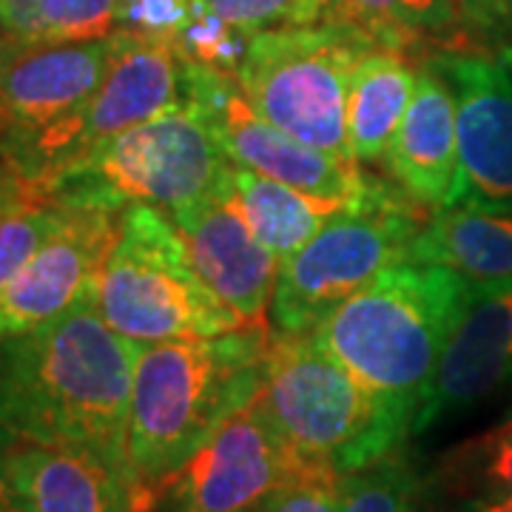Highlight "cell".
I'll use <instances>...</instances> for the list:
<instances>
[{
    "label": "cell",
    "instance_id": "6da1fadb",
    "mask_svg": "<svg viewBox=\"0 0 512 512\" xmlns=\"http://www.w3.org/2000/svg\"><path fill=\"white\" fill-rule=\"evenodd\" d=\"M137 350V342L103 319L94 296L40 328L3 339L0 433L92 453L134 481L128 404Z\"/></svg>",
    "mask_w": 512,
    "mask_h": 512
},
{
    "label": "cell",
    "instance_id": "7a4b0ae2",
    "mask_svg": "<svg viewBox=\"0 0 512 512\" xmlns=\"http://www.w3.org/2000/svg\"><path fill=\"white\" fill-rule=\"evenodd\" d=\"M271 330L140 345L128 404V464L146 510L157 490L265 382Z\"/></svg>",
    "mask_w": 512,
    "mask_h": 512
},
{
    "label": "cell",
    "instance_id": "3957f363",
    "mask_svg": "<svg viewBox=\"0 0 512 512\" xmlns=\"http://www.w3.org/2000/svg\"><path fill=\"white\" fill-rule=\"evenodd\" d=\"M470 285L444 265L402 262L353 293L311 336L370 393L416 424Z\"/></svg>",
    "mask_w": 512,
    "mask_h": 512
},
{
    "label": "cell",
    "instance_id": "277c9868",
    "mask_svg": "<svg viewBox=\"0 0 512 512\" xmlns=\"http://www.w3.org/2000/svg\"><path fill=\"white\" fill-rule=\"evenodd\" d=\"M256 399L299 458L336 476L362 470L413 436V419L370 393L311 333H276Z\"/></svg>",
    "mask_w": 512,
    "mask_h": 512
},
{
    "label": "cell",
    "instance_id": "5b68a950",
    "mask_svg": "<svg viewBox=\"0 0 512 512\" xmlns=\"http://www.w3.org/2000/svg\"><path fill=\"white\" fill-rule=\"evenodd\" d=\"M231 171L234 163L205 111L183 106L111 137L40 191L72 208L123 211L140 202L177 214L225 191Z\"/></svg>",
    "mask_w": 512,
    "mask_h": 512
},
{
    "label": "cell",
    "instance_id": "8992f818",
    "mask_svg": "<svg viewBox=\"0 0 512 512\" xmlns=\"http://www.w3.org/2000/svg\"><path fill=\"white\" fill-rule=\"evenodd\" d=\"M94 305L137 345L205 339L242 328L200 282L171 220L154 205L123 208L120 239L97 279Z\"/></svg>",
    "mask_w": 512,
    "mask_h": 512
},
{
    "label": "cell",
    "instance_id": "52a82bcc",
    "mask_svg": "<svg viewBox=\"0 0 512 512\" xmlns=\"http://www.w3.org/2000/svg\"><path fill=\"white\" fill-rule=\"evenodd\" d=\"M367 46L345 26L256 32L239 60L237 89L271 126L313 148L350 157V77ZM359 163V160H356Z\"/></svg>",
    "mask_w": 512,
    "mask_h": 512
},
{
    "label": "cell",
    "instance_id": "ba28073f",
    "mask_svg": "<svg viewBox=\"0 0 512 512\" xmlns=\"http://www.w3.org/2000/svg\"><path fill=\"white\" fill-rule=\"evenodd\" d=\"M421 225L379 185L353 202L282 262L271 302L276 333H311L387 268L410 262Z\"/></svg>",
    "mask_w": 512,
    "mask_h": 512
},
{
    "label": "cell",
    "instance_id": "9c48e42d",
    "mask_svg": "<svg viewBox=\"0 0 512 512\" xmlns=\"http://www.w3.org/2000/svg\"><path fill=\"white\" fill-rule=\"evenodd\" d=\"M183 106H191L188 66L174 40L120 32V46L92 100L0 160L40 188L111 137Z\"/></svg>",
    "mask_w": 512,
    "mask_h": 512
},
{
    "label": "cell",
    "instance_id": "30bf717a",
    "mask_svg": "<svg viewBox=\"0 0 512 512\" xmlns=\"http://www.w3.org/2000/svg\"><path fill=\"white\" fill-rule=\"evenodd\" d=\"M311 467L254 399L165 478L154 507L160 512H254Z\"/></svg>",
    "mask_w": 512,
    "mask_h": 512
},
{
    "label": "cell",
    "instance_id": "8fae6325",
    "mask_svg": "<svg viewBox=\"0 0 512 512\" xmlns=\"http://www.w3.org/2000/svg\"><path fill=\"white\" fill-rule=\"evenodd\" d=\"M185 66L191 106L205 111L211 126L217 128L231 163L316 197L345 202L370 197L376 185L362 174L356 160L313 148L271 126L251 109L231 74H222L188 57Z\"/></svg>",
    "mask_w": 512,
    "mask_h": 512
},
{
    "label": "cell",
    "instance_id": "7c38bea8",
    "mask_svg": "<svg viewBox=\"0 0 512 512\" xmlns=\"http://www.w3.org/2000/svg\"><path fill=\"white\" fill-rule=\"evenodd\" d=\"M120 32L74 43L0 37V157L83 109L109 72Z\"/></svg>",
    "mask_w": 512,
    "mask_h": 512
},
{
    "label": "cell",
    "instance_id": "4fadbf2b",
    "mask_svg": "<svg viewBox=\"0 0 512 512\" xmlns=\"http://www.w3.org/2000/svg\"><path fill=\"white\" fill-rule=\"evenodd\" d=\"M427 63L456 100L458 171L450 205H512V72L476 52H439Z\"/></svg>",
    "mask_w": 512,
    "mask_h": 512
},
{
    "label": "cell",
    "instance_id": "5bb4252c",
    "mask_svg": "<svg viewBox=\"0 0 512 512\" xmlns=\"http://www.w3.org/2000/svg\"><path fill=\"white\" fill-rule=\"evenodd\" d=\"M123 211L72 208L57 234L0 291V342L40 328L77 302L92 299L120 239Z\"/></svg>",
    "mask_w": 512,
    "mask_h": 512
},
{
    "label": "cell",
    "instance_id": "9a60e30c",
    "mask_svg": "<svg viewBox=\"0 0 512 512\" xmlns=\"http://www.w3.org/2000/svg\"><path fill=\"white\" fill-rule=\"evenodd\" d=\"M165 217L183 239L191 268L214 299L237 316L242 328H268L282 262L254 237L242 217L234 200V180L217 197Z\"/></svg>",
    "mask_w": 512,
    "mask_h": 512
},
{
    "label": "cell",
    "instance_id": "2e32d148",
    "mask_svg": "<svg viewBox=\"0 0 512 512\" xmlns=\"http://www.w3.org/2000/svg\"><path fill=\"white\" fill-rule=\"evenodd\" d=\"M512 382V279L473 282L456 330L441 353L413 436L467 413Z\"/></svg>",
    "mask_w": 512,
    "mask_h": 512
},
{
    "label": "cell",
    "instance_id": "e0dca14e",
    "mask_svg": "<svg viewBox=\"0 0 512 512\" xmlns=\"http://www.w3.org/2000/svg\"><path fill=\"white\" fill-rule=\"evenodd\" d=\"M20 512H148L137 484L109 461L0 433Z\"/></svg>",
    "mask_w": 512,
    "mask_h": 512
},
{
    "label": "cell",
    "instance_id": "ac0fdd59",
    "mask_svg": "<svg viewBox=\"0 0 512 512\" xmlns=\"http://www.w3.org/2000/svg\"><path fill=\"white\" fill-rule=\"evenodd\" d=\"M387 163L404 191L421 205H450L458 171L456 100L427 60L402 126L387 148Z\"/></svg>",
    "mask_w": 512,
    "mask_h": 512
},
{
    "label": "cell",
    "instance_id": "d6986e66",
    "mask_svg": "<svg viewBox=\"0 0 512 512\" xmlns=\"http://www.w3.org/2000/svg\"><path fill=\"white\" fill-rule=\"evenodd\" d=\"M416 265H444L470 282L512 279V211L487 202L441 205L410 248Z\"/></svg>",
    "mask_w": 512,
    "mask_h": 512
},
{
    "label": "cell",
    "instance_id": "ffe728a7",
    "mask_svg": "<svg viewBox=\"0 0 512 512\" xmlns=\"http://www.w3.org/2000/svg\"><path fill=\"white\" fill-rule=\"evenodd\" d=\"M325 23L345 26L373 49L470 52L461 0H328Z\"/></svg>",
    "mask_w": 512,
    "mask_h": 512
},
{
    "label": "cell",
    "instance_id": "44dd1931",
    "mask_svg": "<svg viewBox=\"0 0 512 512\" xmlns=\"http://www.w3.org/2000/svg\"><path fill=\"white\" fill-rule=\"evenodd\" d=\"M410 57L393 49H367L350 77L348 140L350 154L359 163L387 157L410 97L416 92Z\"/></svg>",
    "mask_w": 512,
    "mask_h": 512
},
{
    "label": "cell",
    "instance_id": "7402d4cb",
    "mask_svg": "<svg viewBox=\"0 0 512 512\" xmlns=\"http://www.w3.org/2000/svg\"><path fill=\"white\" fill-rule=\"evenodd\" d=\"M234 200L254 237L285 262L302 245H308L333 217H339L353 202L316 197L256 171L234 165ZM362 202V200H359Z\"/></svg>",
    "mask_w": 512,
    "mask_h": 512
},
{
    "label": "cell",
    "instance_id": "603a6c76",
    "mask_svg": "<svg viewBox=\"0 0 512 512\" xmlns=\"http://www.w3.org/2000/svg\"><path fill=\"white\" fill-rule=\"evenodd\" d=\"M120 0H0V37L23 43L100 40L117 32Z\"/></svg>",
    "mask_w": 512,
    "mask_h": 512
},
{
    "label": "cell",
    "instance_id": "cb8c5ba5",
    "mask_svg": "<svg viewBox=\"0 0 512 512\" xmlns=\"http://www.w3.org/2000/svg\"><path fill=\"white\" fill-rule=\"evenodd\" d=\"M419 467L396 447L379 461L339 478L342 512H404L416 487Z\"/></svg>",
    "mask_w": 512,
    "mask_h": 512
},
{
    "label": "cell",
    "instance_id": "d4e9b609",
    "mask_svg": "<svg viewBox=\"0 0 512 512\" xmlns=\"http://www.w3.org/2000/svg\"><path fill=\"white\" fill-rule=\"evenodd\" d=\"M69 217V205L49 200L43 191L0 217V291L32 262Z\"/></svg>",
    "mask_w": 512,
    "mask_h": 512
},
{
    "label": "cell",
    "instance_id": "484cf974",
    "mask_svg": "<svg viewBox=\"0 0 512 512\" xmlns=\"http://www.w3.org/2000/svg\"><path fill=\"white\" fill-rule=\"evenodd\" d=\"M248 40L251 35L225 23L200 0H191V18L180 29V35L174 37V46L188 60H197L202 66H211L217 72L234 77L239 60L248 49Z\"/></svg>",
    "mask_w": 512,
    "mask_h": 512
},
{
    "label": "cell",
    "instance_id": "4316f807",
    "mask_svg": "<svg viewBox=\"0 0 512 512\" xmlns=\"http://www.w3.org/2000/svg\"><path fill=\"white\" fill-rule=\"evenodd\" d=\"M214 15L245 35L311 26L325 15L328 0H200Z\"/></svg>",
    "mask_w": 512,
    "mask_h": 512
},
{
    "label": "cell",
    "instance_id": "83f0119b",
    "mask_svg": "<svg viewBox=\"0 0 512 512\" xmlns=\"http://www.w3.org/2000/svg\"><path fill=\"white\" fill-rule=\"evenodd\" d=\"M191 18V0H120L117 32L174 40Z\"/></svg>",
    "mask_w": 512,
    "mask_h": 512
},
{
    "label": "cell",
    "instance_id": "f1b7e54d",
    "mask_svg": "<svg viewBox=\"0 0 512 512\" xmlns=\"http://www.w3.org/2000/svg\"><path fill=\"white\" fill-rule=\"evenodd\" d=\"M339 478L325 467H311L276 495L268 512H342Z\"/></svg>",
    "mask_w": 512,
    "mask_h": 512
},
{
    "label": "cell",
    "instance_id": "f546056e",
    "mask_svg": "<svg viewBox=\"0 0 512 512\" xmlns=\"http://www.w3.org/2000/svg\"><path fill=\"white\" fill-rule=\"evenodd\" d=\"M481 478H484L487 487H490V495H487V498L512 495V433L495 430L493 436L484 441Z\"/></svg>",
    "mask_w": 512,
    "mask_h": 512
},
{
    "label": "cell",
    "instance_id": "4dcf8cb0",
    "mask_svg": "<svg viewBox=\"0 0 512 512\" xmlns=\"http://www.w3.org/2000/svg\"><path fill=\"white\" fill-rule=\"evenodd\" d=\"M461 9H464L467 37L473 46H478L481 40L490 43L501 20L510 15L512 0H461Z\"/></svg>",
    "mask_w": 512,
    "mask_h": 512
},
{
    "label": "cell",
    "instance_id": "1f68e13d",
    "mask_svg": "<svg viewBox=\"0 0 512 512\" xmlns=\"http://www.w3.org/2000/svg\"><path fill=\"white\" fill-rule=\"evenodd\" d=\"M404 512H464V504H453L450 493L444 490L441 478L421 476L416 478V487L410 493L407 510Z\"/></svg>",
    "mask_w": 512,
    "mask_h": 512
},
{
    "label": "cell",
    "instance_id": "d6a6232c",
    "mask_svg": "<svg viewBox=\"0 0 512 512\" xmlns=\"http://www.w3.org/2000/svg\"><path fill=\"white\" fill-rule=\"evenodd\" d=\"M35 194H40V188L35 183H29L26 177H20L15 168L0 160V217L9 214L12 208H18L26 200H32Z\"/></svg>",
    "mask_w": 512,
    "mask_h": 512
},
{
    "label": "cell",
    "instance_id": "836d02e7",
    "mask_svg": "<svg viewBox=\"0 0 512 512\" xmlns=\"http://www.w3.org/2000/svg\"><path fill=\"white\" fill-rule=\"evenodd\" d=\"M490 43L495 46V55H498V60L512 69V9H510V15L501 20V26L495 29V35L490 37Z\"/></svg>",
    "mask_w": 512,
    "mask_h": 512
},
{
    "label": "cell",
    "instance_id": "e575fe53",
    "mask_svg": "<svg viewBox=\"0 0 512 512\" xmlns=\"http://www.w3.org/2000/svg\"><path fill=\"white\" fill-rule=\"evenodd\" d=\"M464 512H512V495L467 501V504H464Z\"/></svg>",
    "mask_w": 512,
    "mask_h": 512
},
{
    "label": "cell",
    "instance_id": "d590c367",
    "mask_svg": "<svg viewBox=\"0 0 512 512\" xmlns=\"http://www.w3.org/2000/svg\"><path fill=\"white\" fill-rule=\"evenodd\" d=\"M0 512H20L15 493H12V484H9V476H6L3 453H0Z\"/></svg>",
    "mask_w": 512,
    "mask_h": 512
},
{
    "label": "cell",
    "instance_id": "8d00e7d4",
    "mask_svg": "<svg viewBox=\"0 0 512 512\" xmlns=\"http://www.w3.org/2000/svg\"><path fill=\"white\" fill-rule=\"evenodd\" d=\"M498 430H501V433H512V419L507 421V424H501V427H498Z\"/></svg>",
    "mask_w": 512,
    "mask_h": 512
},
{
    "label": "cell",
    "instance_id": "74e56055",
    "mask_svg": "<svg viewBox=\"0 0 512 512\" xmlns=\"http://www.w3.org/2000/svg\"><path fill=\"white\" fill-rule=\"evenodd\" d=\"M271 510V504H265V507H259V510H254V512H268Z\"/></svg>",
    "mask_w": 512,
    "mask_h": 512
}]
</instances>
